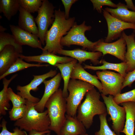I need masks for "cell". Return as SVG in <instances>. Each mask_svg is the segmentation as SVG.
I'll return each mask as SVG.
<instances>
[{"label": "cell", "mask_w": 135, "mask_h": 135, "mask_svg": "<svg viewBox=\"0 0 135 135\" xmlns=\"http://www.w3.org/2000/svg\"><path fill=\"white\" fill-rule=\"evenodd\" d=\"M54 15V21L46 34L45 46L42 51L56 54L63 49L60 44L61 38L74 25L76 19L74 17L66 19L64 12L60 8L55 10Z\"/></svg>", "instance_id": "1"}, {"label": "cell", "mask_w": 135, "mask_h": 135, "mask_svg": "<svg viewBox=\"0 0 135 135\" xmlns=\"http://www.w3.org/2000/svg\"><path fill=\"white\" fill-rule=\"evenodd\" d=\"M85 96L84 100L78 106L76 117L86 129H88L92 126L95 115L107 112L105 104L100 100L99 92L94 88L87 92Z\"/></svg>", "instance_id": "2"}, {"label": "cell", "mask_w": 135, "mask_h": 135, "mask_svg": "<svg viewBox=\"0 0 135 135\" xmlns=\"http://www.w3.org/2000/svg\"><path fill=\"white\" fill-rule=\"evenodd\" d=\"M36 104L26 100L25 114L22 118L16 121L15 126L28 132L33 130L38 132L50 130V122L47 110L38 112L35 108Z\"/></svg>", "instance_id": "3"}, {"label": "cell", "mask_w": 135, "mask_h": 135, "mask_svg": "<svg viewBox=\"0 0 135 135\" xmlns=\"http://www.w3.org/2000/svg\"><path fill=\"white\" fill-rule=\"evenodd\" d=\"M50 121L49 129L56 135H60L61 129L66 120V102L60 88L48 99L45 106Z\"/></svg>", "instance_id": "4"}, {"label": "cell", "mask_w": 135, "mask_h": 135, "mask_svg": "<svg viewBox=\"0 0 135 135\" xmlns=\"http://www.w3.org/2000/svg\"><path fill=\"white\" fill-rule=\"evenodd\" d=\"M94 88L91 84L81 80L70 79L68 87V95L66 98V114L76 116L78 106L84 96L87 92Z\"/></svg>", "instance_id": "5"}, {"label": "cell", "mask_w": 135, "mask_h": 135, "mask_svg": "<svg viewBox=\"0 0 135 135\" xmlns=\"http://www.w3.org/2000/svg\"><path fill=\"white\" fill-rule=\"evenodd\" d=\"M92 28L91 26L86 25L85 21L79 25L76 22L67 34L61 38V45L69 47L72 45L79 46L83 50L86 49L89 51L94 52L96 41L93 42L89 40L85 35V32L90 30Z\"/></svg>", "instance_id": "6"}, {"label": "cell", "mask_w": 135, "mask_h": 135, "mask_svg": "<svg viewBox=\"0 0 135 135\" xmlns=\"http://www.w3.org/2000/svg\"><path fill=\"white\" fill-rule=\"evenodd\" d=\"M55 8L53 4L48 0H43L35 19L38 26V36L43 45L45 44V38L48 28L52 25L54 20Z\"/></svg>", "instance_id": "7"}, {"label": "cell", "mask_w": 135, "mask_h": 135, "mask_svg": "<svg viewBox=\"0 0 135 135\" xmlns=\"http://www.w3.org/2000/svg\"><path fill=\"white\" fill-rule=\"evenodd\" d=\"M96 74L98 79L101 82L102 94L114 96L121 93L124 78L121 74L106 70L97 71Z\"/></svg>", "instance_id": "8"}, {"label": "cell", "mask_w": 135, "mask_h": 135, "mask_svg": "<svg viewBox=\"0 0 135 135\" xmlns=\"http://www.w3.org/2000/svg\"><path fill=\"white\" fill-rule=\"evenodd\" d=\"M101 96L106 105L107 114L110 116L112 121V128L116 134L120 135L125 125L126 117L125 109L115 102L114 96L109 95L107 96L102 93Z\"/></svg>", "instance_id": "9"}, {"label": "cell", "mask_w": 135, "mask_h": 135, "mask_svg": "<svg viewBox=\"0 0 135 135\" xmlns=\"http://www.w3.org/2000/svg\"><path fill=\"white\" fill-rule=\"evenodd\" d=\"M102 12L108 27V34L104 40L105 42L110 43L120 38L124 30L128 29L135 30V24L122 21L112 16L105 9H102Z\"/></svg>", "instance_id": "10"}, {"label": "cell", "mask_w": 135, "mask_h": 135, "mask_svg": "<svg viewBox=\"0 0 135 135\" xmlns=\"http://www.w3.org/2000/svg\"><path fill=\"white\" fill-rule=\"evenodd\" d=\"M126 45V41L122 36L118 40L112 42H105L103 39H101L96 41L94 52H100L103 56L107 54H111L124 62L125 61Z\"/></svg>", "instance_id": "11"}, {"label": "cell", "mask_w": 135, "mask_h": 135, "mask_svg": "<svg viewBox=\"0 0 135 135\" xmlns=\"http://www.w3.org/2000/svg\"><path fill=\"white\" fill-rule=\"evenodd\" d=\"M56 70H51L48 72L40 75H33L34 78L28 84L23 86H18L16 90L19 92L17 94L28 101L34 103L38 102L40 100L32 96L30 93L31 90L36 91L38 90V87L46 78L53 77L57 74Z\"/></svg>", "instance_id": "12"}, {"label": "cell", "mask_w": 135, "mask_h": 135, "mask_svg": "<svg viewBox=\"0 0 135 135\" xmlns=\"http://www.w3.org/2000/svg\"><path fill=\"white\" fill-rule=\"evenodd\" d=\"M10 27L12 34L20 45H27L42 50V43L37 35L23 30L18 26L10 25Z\"/></svg>", "instance_id": "13"}, {"label": "cell", "mask_w": 135, "mask_h": 135, "mask_svg": "<svg viewBox=\"0 0 135 135\" xmlns=\"http://www.w3.org/2000/svg\"><path fill=\"white\" fill-rule=\"evenodd\" d=\"M58 54L68 56L78 60V63L82 64L87 60H90L94 65L100 64L98 59L102 54L100 52L87 51L83 49L76 48L72 50L63 49L60 50Z\"/></svg>", "instance_id": "14"}, {"label": "cell", "mask_w": 135, "mask_h": 135, "mask_svg": "<svg viewBox=\"0 0 135 135\" xmlns=\"http://www.w3.org/2000/svg\"><path fill=\"white\" fill-rule=\"evenodd\" d=\"M62 78L61 74L58 73L52 79L45 80L43 83L45 86L44 94L39 101L36 104L35 109L39 112L44 111L46 104L49 98L58 89Z\"/></svg>", "instance_id": "15"}, {"label": "cell", "mask_w": 135, "mask_h": 135, "mask_svg": "<svg viewBox=\"0 0 135 135\" xmlns=\"http://www.w3.org/2000/svg\"><path fill=\"white\" fill-rule=\"evenodd\" d=\"M19 57L28 62H35L40 64L47 63L54 66L57 64L69 62L74 59L70 57L58 56L55 54L44 51L40 55L28 56L20 54Z\"/></svg>", "instance_id": "16"}, {"label": "cell", "mask_w": 135, "mask_h": 135, "mask_svg": "<svg viewBox=\"0 0 135 135\" xmlns=\"http://www.w3.org/2000/svg\"><path fill=\"white\" fill-rule=\"evenodd\" d=\"M20 54L11 45L6 46L0 52V76L9 69Z\"/></svg>", "instance_id": "17"}, {"label": "cell", "mask_w": 135, "mask_h": 135, "mask_svg": "<svg viewBox=\"0 0 135 135\" xmlns=\"http://www.w3.org/2000/svg\"><path fill=\"white\" fill-rule=\"evenodd\" d=\"M84 69L81 64L77 62L73 68L70 78L80 80L90 84L96 87L100 92H102V85L97 76L90 74Z\"/></svg>", "instance_id": "18"}, {"label": "cell", "mask_w": 135, "mask_h": 135, "mask_svg": "<svg viewBox=\"0 0 135 135\" xmlns=\"http://www.w3.org/2000/svg\"><path fill=\"white\" fill-rule=\"evenodd\" d=\"M60 130V135H81L86 133V128L76 118L67 114Z\"/></svg>", "instance_id": "19"}, {"label": "cell", "mask_w": 135, "mask_h": 135, "mask_svg": "<svg viewBox=\"0 0 135 135\" xmlns=\"http://www.w3.org/2000/svg\"><path fill=\"white\" fill-rule=\"evenodd\" d=\"M122 36L125 40L127 46L125 57V62L127 66V73L135 69V34L132 33L128 35L124 31L122 32Z\"/></svg>", "instance_id": "20"}, {"label": "cell", "mask_w": 135, "mask_h": 135, "mask_svg": "<svg viewBox=\"0 0 135 135\" xmlns=\"http://www.w3.org/2000/svg\"><path fill=\"white\" fill-rule=\"evenodd\" d=\"M19 11L18 26L23 30L38 36V28L31 13L20 6Z\"/></svg>", "instance_id": "21"}, {"label": "cell", "mask_w": 135, "mask_h": 135, "mask_svg": "<svg viewBox=\"0 0 135 135\" xmlns=\"http://www.w3.org/2000/svg\"><path fill=\"white\" fill-rule=\"evenodd\" d=\"M117 7H107L105 10L114 17L125 22L135 24V12L130 10L124 4L119 2Z\"/></svg>", "instance_id": "22"}, {"label": "cell", "mask_w": 135, "mask_h": 135, "mask_svg": "<svg viewBox=\"0 0 135 135\" xmlns=\"http://www.w3.org/2000/svg\"><path fill=\"white\" fill-rule=\"evenodd\" d=\"M121 105L125 110L126 117L124 128L121 132L126 135H134L135 126V102L122 103Z\"/></svg>", "instance_id": "23"}, {"label": "cell", "mask_w": 135, "mask_h": 135, "mask_svg": "<svg viewBox=\"0 0 135 135\" xmlns=\"http://www.w3.org/2000/svg\"><path fill=\"white\" fill-rule=\"evenodd\" d=\"M77 63V60L74 59L69 62L64 64H57L54 66L60 70L62 78L64 80L62 92L63 96L65 98L68 95V87L70 78L71 74L74 66Z\"/></svg>", "instance_id": "24"}, {"label": "cell", "mask_w": 135, "mask_h": 135, "mask_svg": "<svg viewBox=\"0 0 135 135\" xmlns=\"http://www.w3.org/2000/svg\"><path fill=\"white\" fill-rule=\"evenodd\" d=\"M100 62V64H102V65L94 66L84 64V68L85 69H87L94 70H113L118 72L124 78L126 76L127 74L126 71L127 66L125 62H122L119 63H113L107 62L104 59H102Z\"/></svg>", "instance_id": "25"}, {"label": "cell", "mask_w": 135, "mask_h": 135, "mask_svg": "<svg viewBox=\"0 0 135 135\" xmlns=\"http://www.w3.org/2000/svg\"><path fill=\"white\" fill-rule=\"evenodd\" d=\"M20 6L19 0H0V12L8 20L19 11Z\"/></svg>", "instance_id": "26"}, {"label": "cell", "mask_w": 135, "mask_h": 135, "mask_svg": "<svg viewBox=\"0 0 135 135\" xmlns=\"http://www.w3.org/2000/svg\"><path fill=\"white\" fill-rule=\"evenodd\" d=\"M18 75L17 74H14L9 79H6V77L2 79L3 87L0 92V114L1 115H6V111L10 107L9 100L7 96L8 87L10 83Z\"/></svg>", "instance_id": "27"}, {"label": "cell", "mask_w": 135, "mask_h": 135, "mask_svg": "<svg viewBox=\"0 0 135 135\" xmlns=\"http://www.w3.org/2000/svg\"><path fill=\"white\" fill-rule=\"evenodd\" d=\"M48 64H30L24 61L20 58H18L15 62L3 75L0 76V80L3 79L8 75L29 68L33 67H47Z\"/></svg>", "instance_id": "28"}, {"label": "cell", "mask_w": 135, "mask_h": 135, "mask_svg": "<svg viewBox=\"0 0 135 135\" xmlns=\"http://www.w3.org/2000/svg\"><path fill=\"white\" fill-rule=\"evenodd\" d=\"M8 45L14 46L19 53H22L23 50L22 46L18 44L12 34L4 32H0V52Z\"/></svg>", "instance_id": "29"}, {"label": "cell", "mask_w": 135, "mask_h": 135, "mask_svg": "<svg viewBox=\"0 0 135 135\" xmlns=\"http://www.w3.org/2000/svg\"><path fill=\"white\" fill-rule=\"evenodd\" d=\"M42 1V0H19L20 6L30 13L38 12Z\"/></svg>", "instance_id": "30"}, {"label": "cell", "mask_w": 135, "mask_h": 135, "mask_svg": "<svg viewBox=\"0 0 135 135\" xmlns=\"http://www.w3.org/2000/svg\"><path fill=\"white\" fill-rule=\"evenodd\" d=\"M107 114V112L99 116L100 129L98 131L95 133V135H120L116 134L109 127L106 119Z\"/></svg>", "instance_id": "31"}, {"label": "cell", "mask_w": 135, "mask_h": 135, "mask_svg": "<svg viewBox=\"0 0 135 135\" xmlns=\"http://www.w3.org/2000/svg\"><path fill=\"white\" fill-rule=\"evenodd\" d=\"M7 96L9 100L12 103V107H19L26 104V100L15 94L10 87L8 88Z\"/></svg>", "instance_id": "32"}, {"label": "cell", "mask_w": 135, "mask_h": 135, "mask_svg": "<svg viewBox=\"0 0 135 135\" xmlns=\"http://www.w3.org/2000/svg\"><path fill=\"white\" fill-rule=\"evenodd\" d=\"M113 100L118 105L126 102H135V88L128 92L116 95L114 97Z\"/></svg>", "instance_id": "33"}, {"label": "cell", "mask_w": 135, "mask_h": 135, "mask_svg": "<svg viewBox=\"0 0 135 135\" xmlns=\"http://www.w3.org/2000/svg\"><path fill=\"white\" fill-rule=\"evenodd\" d=\"M26 109V104L19 107H12L9 112L10 120L16 121L22 118L25 114Z\"/></svg>", "instance_id": "34"}, {"label": "cell", "mask_w": 135, "mask_h": 135, "mask_svg": "<svg viewBox=\"0 0 135 135\" xmlns=\"http://www.w3.org/2000/svg\"><path fill=\"white\" fill-rule=\"evenodd\" d=\"M92 3L94 10H96L99 13H101L102 11V7L106 6L116 8L117 4L110 0H90Z\"/></svg>", "instance_id": "35"}, {"label": "cell", "mask_w": 135, "mask_h": 135, "mask_svg": "<svg viewBox=\"0 0 135 135\" xmlns=\"http://www.w3.org/2000/svg\"><path fill=\"white\" fill-rule=\"evenodd\" d=\"M7 123V122L5 120L3 119L0 124V126L2 128V129L0 135H26L27 134L25 131L22 130L17 127L13 129V132L8 131L6 127Z\"/></svg>", "instance_id": "36"}, {"label": "cell", "mask_w": 135, "mask_h": 135, "mask_svg": "<svg viewBox=\"0 0 135 135\" xmlns=\"http://www.w3.org/2000/svg\"><path fill=\"white\" fill-rule=\"evenodd\" d=\"M135 81V69L132 71L127 73L124 78L122 89L127 86L130 87L132 84Z\"/></svg>", "instance_id": "37"}, {"label": "cell", "mask_w": 135, "mask_h": 135, "mask_svg": "<svg viewBox=\"0 0 135 135\" xmlns=\"http://www.w3.org/2000/svg\"><path fill=\"white\" fill-rule=\"evenodd\" d=\"M78 0H62L61 1L64 6L65 16L66 19L70 18L69 14L70 9L72 5Z\"/></svg>", "instance_id": "38"}, {"label": "cell", "mask_w": 135, "mask_h": 135, "mask_svg": "<svg viewBox=\"0 0 135 135\" xmlns=\"http://www.w3.org/2000/svg\"><path fill=\"white\" fill-rule=\"evenodd\" d=\"M50 130H49L42 132H38L36 130H33L29 132L28 135H42L48 133H50ZM26 135H28L27 134Z\"/></svg>", "instance_id": "39"}, {"label": "cell", "mask_w": 135, "mask_h": 135, "mask_svg": "<svg viewBox=\"0 0 135 135\" xmlns=\"http://www.w3.org/2000/svg\"><path fill=\"white\" fill-rule=\"evenodd\" d=\"M125 1L126 3V5L128 9H131L132 11L135 12V6L134 5L132 0H125Z\"/></svg>", "instance_id": "40"}, {"label": "cell", "mask_w": 135, "mask_h": 135, "mask_svg": "<svg viewBox=\"0 0 135 135\" xmlns=\"http://www.w3.org/2000/svg\"><path fill=\"white\" fill-rule=\"evenodd\" d=\"M6 30V29L5 28H4L2 26L0 25V32H4Z\"/></svg>", "instance_id": "41"}, {"label": "cell", "mask_w": 135, "mask_h": 135, "mask_svg": "<svg viewBox=\"0 0 135 135\" xmlns=\"http://www.w3.org/2000/svg\"><path fill=\"white\" fill-rule=\"evenodd\" d=\"M50 133L46 134H43L42 135H50Z\"/></svg>", "instance_id": "42"}, {"label": "cell", "mask_w": 135, "mask_h": 135, "mask_svg": "<svg viewBox=\"0 0 135 135\" xmlns=\"http://www.w3.org/2000/svg\"><path fill=\"white\" fill-rule=\"evenodd\" d=\"M81 135H88V134L86 133L85 134H83Z\"/></svg>", "instance_id": "43"}, {"label": "cell", "mask_w": 135, "mask_h": 135, "mask_svg": "<svg viewBox=\"0 0 135 135\" xmlns=\"http://www.w3.org/2000/svg\"><path fill=\"white\" fill-rule=\"evenodd\" d=\"M134 33L135 34V30H134L133 31Z\"/></svg>", "instance_id": "44"}]
</instances>
